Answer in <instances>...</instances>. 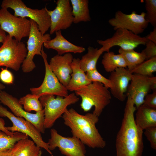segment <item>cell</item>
I'll list each match as a JSON object with an SVG mask.
<instances>
[{
  "mask_svg": "<svg viewBox=\"0 0 156 156\" xmlns=\"http://www.w3.org/2000/svg\"><path fill=\"white\" fill-rule=\"evenodd\" d=\"M121 126L116 140V156H142L144 145L143 131L136 125L134 116L136 109L128 94Z\"/></svg>",
  "mask_w": 156,
  "mask_h": 156,
  "instance_id": "1",
  "label": "cell"
},
{
  "mask_svg": "<svg viewBox=\"0 0 156 156\" xmlns=\"http://www.w3.org/2000/svg\"><path fill=\"white\" fill-rule=\"evenodd\" d=\"M64 124L71 130L73 136L85 145L94 148H103L106 145L96 125L99 117L93 113L82 115L73 108L68 109L62 116Z\"/></svg>",
  "mask_w": 156,
  "mask_h": 156,
  "instance_id": "2",
  "label": "cell"
},
{
  "mask_svg": "<svg viewBox=\"0 0 156 156\" xmlns=\"http://www.w3.org/2000/svg\"><path fill=\"white\" fill-rule=\"evenodd\" d=\"M75 94L81 97L80 104L85 112H88L94 107L93 113L99 117L103 109L111 102L110 92L101 83L92 82L75 92Z\"/></svg>",
  "mask_w": 156,
  "mask_h": 156,
  "instance_id": "3",
  "label": "cell"
},
{
  "mask_svg": "<svg viewBox=\"0 0 156 156\" xmlns=\"http://www.w3.org/2000/svg\"><path fill=\"white\" fill-rule=\"evenodd\" d=\"M39 99L44 108V127L46 129L51 128L56 120L67 111L68 106L77 102L79 99L75 93H72L65 97L44 95L41 96Z\"/></svg>",
  "mask_w": 156,
  "mask_h": 156,
  "instance_id": "4",
  "label": "cell"
},
{
  "mask_svg": "<svg viewBox=\"0 0 156 156\" xmlns=\"http://www.w3.org/2000/svg\"><path fill=\"white\" fill-rule=\"evenodd\" d=\"M1 6V8L12 9L14 11V15L16 16L28 17L34 21L43 35L50 29L51 19L46 7L41 9H31L27 7L21 0H3Z\"/></svg>",
  "mask_w": 156,
  "mask_h": 156,
  "instance_id": "5",
  "label": "cell"
},
{
  "mask_svg": "<svg viewBox=\"0 0 156 156\" xmlns=\"http://www.w3.org/2000/svg\"><path fill=\"white\" fill-rule=\"evenodd\" d=\"M27 54L25 44L7 35L0 47V67L4 66L17 71Z\"/></svg>",
  "mask_w": 156,
  "mask_h": 156,
  "instance_id": "6",
  "label": "cell"
},
{
  "mask_svg": "<svg viewBox=\"0 0 156 156\" xmlns=\"http://www.w3.org/2000/svg\"><path fill=\"white\" fill-rule=\"evenodd\" d=\"M0 116L7 117L12 123L11 127H5L8 131L12 132H18L30 137L38 147L44 148L51 156H53L49 149L47 143L43 140L40 132L30 122L23 118L17 117L0 105Z\"/></svg>",
  "mask_w": 156,
  "mask_h": 156,
  "instance_id": "7",
  "label": "cell"
},
{
  "mask_svg": "<svg viewBox=\"0 0 156 156\" xmlns=\"http://www.w3.org/2000/svg\"><path fill=\"white\" fill-rule=\"evenodd\" d=\"M31 28L27 42V54L21 65L22 69L25 73L32 71L36 67L33 59L36 55H41V51L44 43L51 39L50 34H42L39 31L35 22L29 19Z\"/></svg>",
  "mask_w": 156,
  "mask_h": 156,
  "instance_id": "8",
  "label": "cell"
},
{
  "mask_svg": "<svg viewBox=\"0 0 156 156\" xmlns=\"http://www.w3.org/2000/svg\"><path fill=\"white\" fill-rule=\"evenodd\" d=\"M115 31L111 38L104 40H97L105 52H109V49L115 46H119L125 50L134 49L140 45H145L148 41L146 36L141 37L127 29H118Z\"/></svg>",
  "mask_w": 156,
  "mask_h": 156,
  "instance_id": "9",
  "label": "cell"
},
{
  "mask_svg": "<svg viewBox=\"0 0 156 156\" xmlns=\"http://www.w3.org/2000/svg\"><path fill=\"white\" fill-rule=\"evenodd\" d=\"M0 27L10 36L20 42L23 38L29 36L31 22L30 19L16 16L7 9L1 8L0 10Z\"/></svg>",
  "mask_w": 156,
  "mask_h": 156,
  "instance_id": "10",
  "label": "cell"
},
{
  "mask_svg": "<svg viewBox=\"0 0 156 156\" xmlns=\"http://www.w3.org/2000/svg\"><path fill=\"white\" fill-rule=\"evenodd\" d=\"M50 134L47 142L50 151L58 147L62 154L66 156H86L85 145L77 138L63 136L53 128L50 130Z\"/></svg>",
  "mask_w": 156,
  "mask_h": 156,
  "instance_id": "11",
  "label": "cell"
},
{
  "mask_svg": "<svg viewBox=\"0 0 156 156\" xmlns=\"http://www.w3.org/2000/svg\"><path fill=\"white\" fill-rule=\"evenodd\" d=\"M45 68L44 78L41 85L30 89L31 94L39 98L47 94L65 97L68 95V91L63 85L51 69L47 60V55L42 47L41 55Z\"/></svg>",
  "mask_w": 156,
  "mask_h": 156,
  "instance_id": "12",
  "label": "cell"
},
{
  "mask_svg": "<svg viewBox=\"0 0 156 156\" xmlns=\"http://www.w3.org/2000/svg\"><path fill=\"white\" fill-rule=\"evenodd\" d=\"M145 16V12H144L138 14L133 11L130 14H126L118 10L108 22L115 30L123 29L139 35L144 32L149 24Z\"/></svg>",
  "mask_w": 156,
  "mask_h": 156,
  "instance_id": "13",
  "label": "cell"
},
{
  "mask_svg": "<svg viewBox=\"0 0 156 156\" xmlns=\"http://www.w3.org/2000/svg\"><path fill=\"white\" fill-rule=\"evenodd\" d=\"M0 101L8 107L15 116L24 118L31 123L40 133H44L43 109L35 114L28 112L24 109L17 99L6 92L1 90Z\"/></svg>",
  "mask_w": 156,
  "mask_h": 156,
  "instance_id": "14",
  "label": "cell"
},
{
  "mask_svg": "<svg viewBox=\"0 0 156 156\" xmlns=\"http://www.w3.org/2000/svg\"><path fill=\"white\" fill-rule=\"evenodd\" d=\"M151 90H156V77L133 74L126 94L130 96L137 109L142 105L145 96Z\"/></svg>",
  "mask_w": 156,
  "mask_h": 156,
  "instance_id": "15",
  "label": "cell"
},
{
  "mask_svg": "<svg viewBox=\"0 0 156 156\" xmlns=\"http://www.w3.org/2000/svg\"><path fill=\"white\" fill-rule=\"evenodd\" d=\"M56 4L53 10H47L51 19L50 35L56 31L67 29L73 21L70 0H57Z\"/></svg>",
  "mask_w": 156,
  "mask_h": 156,
  "instance_id": "16",
  "label": "cell"
},
{
  "mask_svg": "<svg viewBox=\"0 0 156 156\" xmlns=\"http://www.w3.org/2000/svg\"><path fill=\"white\" fill-rule=\"evenodd\" d=\"M110 73L108 79L113 84L112 87L110 89L111 94L120 101H124L127 97L125 94L133 74L125 68H118Z\"/></svg>",
  "mask_w": 156,
  "mask_h": 156,
  "instance_id": "17",
  "label": "cell"
},
{
  "mask_svg": "<svg viewBox=\"0 0 156 156\" xmlns=\"http://www.w3.org/2000/svg\"><path fill=\"white\" fill-rule=\"evenodd\" d=\"M73 59L70 53L63 55L57 54L52 57L49 65L60 82L64 86L68 85L72 72L71 63Z\"/></svg>",
  "mask_w": 156,
  "mask_h": 156,
  "instance_id": "18",
  "label": "cell"
},
{
  "mask_svg": "<svg viewBox=\"0 0 156 156\" xmlns=\"http://www.w3.org/2000/svg\"><path fill=\"white\" fill-rule=\"evenodd\" d=\"M80 59L73 58L72 62V72L70 80L66 87L68 91L75 92L92 82L87 78L85 72L81 69Z\"/></svg>",
  "mask_w": 156,
  "mask_h": 156,
  "instance_id": "19",
  "label": "cell"
},
{
  "mask_svg": "<svg viewBox=\"0 0 156 156\" xmlns=\"http://www.w3.org/2000/svg\"><path fill=\"white\" fill-rule=\"evenodd\" d=\"M135 121L137 125L143 131L156 127V109L143 105L137 109Z\"/></svg>",
  "mask_w": 156,
  "mask_h": 156,
  "instance_id": "20",
  "label": "cell"
},
{
  "mask_svg": "<svg viewBox=\"0 0 156 156\" xmlns=\"http://www.w3.org/2000/svg\"><path fill=\"white\" fill-rule=\"evenodd\" d=\"M41 151L33 141L28 138L21 139L10 150V156H39Z\"/></svg>",
  "mask_w": 156,
  "mask_h": 156,
  "instance_id": "21",
  "label": "cell"
},
{
  "mask_svg": "<svg viewBox=\"0 0 156 156\" xmlns=\"http://www.w3.org/2000/svg\"><path fill=\"white\" fill-rule=\"evenodd\" d=\"M73 17V23L87 22L91 20L88 0H70Z\"/></svg>",
  "mask_w": 156,
  "mask_h": 156,
  "instance_id": "22",
  "label": "cell"
},
{
  "mask_svg": "<svg viewBox=\"0 0 156 156\" xmlns=\"http://www.w3.org/2000/svg\"><path fill=\"white\" fill-rule=\"evenodd\" d=\"M102 47L98 48L89 46L87 53L80 59V65L81 69L85 72L96 68V65L100 56L104 52Z\"/></svg>",
  "mask_w": 156,
  "mask_h": 156,
  "instance_id": "23",
  "label": "cell"
},
{
  "mask_svg": "<svg viewBox=\"0 0 156 156\" xmlns=\"http://www.w3.org/2000/svg\"><path fill=\"white\" fill-rule=\"evenodd\" d=\"M101 64L105 71L111 73L119 68H127V64L122 55L113 52L105 53L103 56Z\"/></svg>",
  "mask_w": 156,
  "mask_h": 156,
  "instance_id": "24",
  "label": "cell"
},
{
  "mask_svg": "<svg viewBox=\"0 0 156 156\" xmlns=\"http://www.w3.org/2000/svg\"><path fill=\"white\" fill-rule=\"evenodd\" d=\"M118 51L123 57L127 69L130 71L146 60L143 53L137 52L134 49L125 50L120 48Z\"/></svg>",
  "mask_w": 156,
  "mask_h": 156,
  "instance_id": "25",
  "label": "cell"
},
{
  "mask_svg": "<svg viewBox=\"0 0 156 156\" xmlns=\"http://www.w3.org/2000/svg\"><path fill=\"white\" fill-rule=\"evenodd\" d=\"M28 137L26 134L18 132H14L10 136L0 131V152L11 149L18 141Z\"/></svg>",
  "mask_w": 156,
  "mask_h": 156,
  "instance_id": "26",
  "label": "cell"
},
{
  "mask_svg": "<svg viewBox=\"0 0 156 156\" xmlns=\"http://www.w3.org/2000/svg\"><path fill=\"white\" fill-rule=\"evenodd\" d=\"M39 99L36 95L29 94L21 97L18 101L21 105H23V108L26 111L29 112L34 111L37 112L43 109Z\"/></svg>",
  "mask_w": 156,
  "mask_h": 156,
  "instance_id": "27",
  "label": "cell"
},
{
  "mask_svg": "<svg viewBox=\"0 0 156 156\" xmlns=\"http://www.w3.org/2000/svg\"><path fill=\"white\" fill-rule=\"evenodd\" d=\"M156 71V57L144 61L130 72L132 74L151 77Z\"/></svg>",
  "mask_w": 156,
  "mask_h": 156,
  "instance_id": "28",
  "label": "cell"
},
{
  "mask_svg": "<svg viewBox=\"0 0 156 156\" xmlns=\"http://www.w3.org/2000/svg\"><path fill=\"white\" fill-rule=\"evenodd\" d=\"M145 18L148 23L156 27V0H145Z\"/></svg>",
  "mask_w": 156,
  "mask_h": 156,
  "instance_id": "29",
  "label": "cell"
},
{
  "mask_svg": "<svg viewBox=\"0 0 156 156\" xmlns=\"http://www.w3.org/2000/svg\"><path fill=\"white\" fill-rule=\"evenodd\" d=\"M88 79L91 82H97L102 83L107 89L111 88L113 87L112 83L109 79H107L98 71L97 68L86 72Z\"/></svg>",
  "mask_w": 156,
  "mask_h": 156,
  "instance_id": "30",
  "label": "cell"
},
{
  "mask_svg": "<svg viewBox=\"0 0 156 156\" xmlns=\"http://www.w3.org/2000/svg\"><path fill=\"white\" fill-rule=\"evenodd\" d=\"M85 51V49L81 46L75 45L70 42L64 37L63 38L57 54L62 55L63 54L73 53H81Z\"/></svg>",
  "mask_w": 156,
  "mask_h": 156,
  "instance_id": "31",
  "label": "cell"
},
{
  "mask_svg": "<svg viewBox=\"0 0 156 156\" xmlns=\"http://www.w3.org/2000/svg\"><path fill=\"white\" fill-rule=\"evenodd\" d=\"M55 37L52 39L45 42L43 45L47 49H52L56 51L57 52L60 50L61 45L64 37L61 31L55 32Z\"/></svg>",
  "mask_w": 156,
  "mask_h": 156,
  "instance_id": "32",
  "label": "cell"
},
{
  "mask_svg": "<svg viewBox=\"0 0 156 156\" xmlns=\"http://www.w3.org/2000/svg\"><path fill=\"white\" fill-rule=\"evenodd\" d=\"M146 47L141 52L144 55L146 60L156 57V44L148 40L145 44Z\"/></svg>",
  "mask_w": 156,
  "mask_h": 156,
  "instance_id": "33",
  "label": "cell"
},
{
  "mask_svg": "<svg viewBox=\"0 0 156 156\" xmlns=\"http://www.w3.org/2000/svg\"><path fill=\"white\" fill-rule=\"evenodd\" d=\"M144 134L149 141L151 147L156 149V127L147 128L144 130Z\"/></svg>",
  "mask_w": 156,
  "mask_h": 156,
  "instance_id": "34",
  "label": "cell"
},
{
  "mask_svg": "<svg viewBox=\"0 0 156 156\" xmlns=\"http://www.w3.org/2000/svg\"><path fill=\"white\" fill-rule=\"evenodd\" d=\"M0 80L4 83L13 84L14 77L12 73L7 68L2 69L0 72Z\"/></svg>",
  "mask_w": 156,
  "mask_h": 156,
  "instance_id": "35",
  "label": "cell"
},
{
  "mask_svg": "<svg viewBox=\"0 0 156 156\" xmlns=\"http://www.w3.org/2000/svg\"><path fill=\"white\" fill-rule=\"evenodd\" d=\"M142 105L156 109V90L151 94H147L145 96Z\"/></svg>",
  "mask_w": 156,
  "mask_h": 156,
  "instance_id": "36",
  "label": "cell"
},
{
  "mask_svg": "<svg viewBox=\"0 0 156 156\" xmlns=\"http://www.w3.org/2000/svg\"><path fill=\"white\" fill-rule=\"evenodd\" d=\"M5 122L3 119L0 118V130L2 131L9 135L12 136L14 133L7 130L5 126Z\"/></svg>",
  "mask_w": 156,
  "mask_h": 156,
  "instance_id": "37",
  "label": "cell"
},
{
  "mask_svg": "<svg viewBox=\"0 0 156 156\" xmlns=\"http://www.w3.org/2000/svg\"><path fill=\"white\" fill-rule=\"evenodd\" d=\"M148 40H150L156 44V27H154L152 31L146 36Z\"/></svg>",
  "mask_w": 156,
  "mask_h": 156,
  "instance_id": "38",
  "label": "cell"
},
{
  "mask_svg": "<svg viewBox=\"0 0 156 156\" xmlns=\"http://www.w3.org/2000/svg\"><path fill=\"white\" fill-rule=\"evenodd\" d=\"M6 36L5 32L0 27V43H3L4 42Z\"/></svg>",
  "mask_w": 156,
  "mask_h": 156,
  "instance_id": "39",
  "label": "cell"
},
{
  "mask_svg": "<svg viewBox=\"0 0 156 156\" xmlns=\"http://www.w3.org/2000/svg\"><path fill=\"white\" fill-rule=\"evenodd\" d=\"M10 149L6 150L0 152V156H10Z\"/></svg>",
  "mask_w": 156,
  "mask_h": 156,
  "instance_id": "40",
  "label": "cell"
},
{
  "mask_svg": "<svg viewBox=\"0 0 156 156\" xmlns=\"http://www.w3.org/2000/svg\"><path fill=\"white\" fill-rule=\"evenodd\" d=\"M5 88V86L0 82V90H3Z\"/></svg>",
  "mask_w": 156,
  "mask_h": 156,
  "instance_id": "41",
  "label": "cell"
},
{
  "mask_svg": "<svg viewBox=\"0 0 156 156\" xmlns=\"http://www.w3.org/2000/svg\"><path fill=\"white\" fill-rule=\"evenodd\" d=\"M41 155H42V152L41 151V152L40 153V154L39 156H41Z\"/></svg>",
  "mask_w": 156,
  "mask_h": 156,
  "instance_id": "42",
  "label": "cell"
},
{
  "mask_svg": "<svg viewBox=\"0 0 156 156\" xmlns=\"http://www.w3.org/2000/svg\"><path fill=\"white\" fill-rule=\"evenodd\" d=\"M1 103V102H0V103Z\"/></svg>",
  "mask_w": 156,
  "mask_h": 156,
  "instance_id": "43",
  "label": "cell"
}]
</instances>
